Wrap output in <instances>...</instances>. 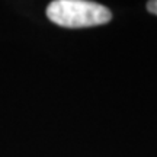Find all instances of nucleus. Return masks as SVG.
Returning a JSON list of instances; mask_svg holds the SVG:
<instances>
[{
    "label": "nucleus",
    "instance_id": "obj_1",
    "mask_svg": "<svg viewBox=\"0 0 157 157\" xmlns=\"http://www.w3.org/2000/svg\"><path fill=\"white\" fill-rule=\"evenodd\" d=\"M47 16L63 28H89L108 23L112 17L105 6L86 0H56L47 7Z\"/></svg>",
    "mask_w": 157,
    "mask_h": 157
},
{
    "label": "nucleus",
    "instance_id": "obj_2",
    "mask_svg": "<svg viewBox=\"0 0 157 157\" xmlns=\"http://www.w3.org/2000/svg\"><path fill=\"white\" fill-rule=\"evenodd\" d=\"M147 10L151 12L153 15H157V0H153V2L147 3Z\"/></svg>",
    "mask_w": 157,
    "mask_h": 157
}]
</instances>
